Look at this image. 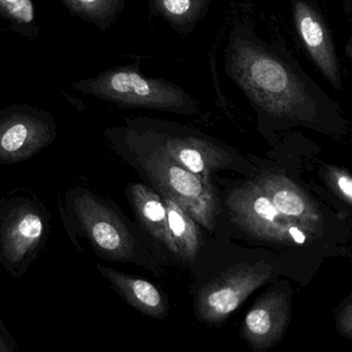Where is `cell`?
<instances>
[{
    "mask_svg": "<svg viewBox=\"0 0 352 352\" xmlns=\"http://www.w3.org/2000/svg\"><path fill=\"white\" fill-rule=\"evenodd\" d=\"M226 73L259 116L302 124L338 117L339 106L313 81L289 51L236 23L228 36Z\"/></svg>",
    "mask_w": 352,
    "mask_h": 352,
    "instance_id": "obj_1",
    "label": "cell"
},
{
    "mask_svg": "<svg viewBox=\"0 0 352 352\" xmlns=\"http://www.w3.org/2000/svg\"><path fill=\"white\" fill-rule=\"evenodd\" d=\"M61 211L65 230L73 243L81 236L102 258L135 261V236L108 199L84 187H74L67 191Z\"/></svg>",
    "mask_w": 352,
    "mask_h": 352,
    "instance_id": "obj_2",
    "label": "cell"
},
{
    "mask_svg": "<svg viewBox=\"0 0 352 352\" xmlns=\"http://www.w3.org/2000/svg\"><path fill=\"white\" fill-rule=\"evenodd\" d=\"M50 232L48 212L36 199L15 195L0 205V263L21 277L44 246Z\"/></svg>",
    "mask_w": 352,
    "mask_h": 352,
    "instance_id": "obj_3",
    "label": "cell"
},
{
    "mask_svg": "<svg viewBox=\"0 0 352 352\" xmlns=\"http://www.w3.org/2000/svg\"><path fill=\"white\" fill-rule=\"evenodd\" d=\"M90 94L135 108L181 115L197 114L199 100L182 87L164 79L148 78L131 67L114 69L87 84Z\"/></svg>",
    "mask_w": 352,
    "mask_h": 352,
    "instance_id": "obj_4",
    "label": "cell"
},
{
    "mask_svg": "<svg viewBox=\"0 0 352 352\" xmlns=\"http://www.w3.org/2000/svg\"><path fill=\"white\" fill-rule=\"evenodd\" d=\"M143 158L146 174L160 190L174 199L197 223L213 230L217 206L212 185L175 162L158 145Z\"/></svg>",
    "mask_w": 352,
    "mask_h": 352,
    "instance_id": "obj_5",
    "label": "cell"
},
{
    "mask_svg": "<svg viewBox=\"0 0 352 352\" xmlns=\"http://www.w3.org/2000/svg\"><path fill=\"white\" fill-rule=\"evenodd\" d=\"M226 206L236 226L259 240L302 246L314 239L282 217L257 182L246 183L232 191Z\"/></svg>",
    "mask_w": 352,
    "mask_h": 352,
    "instance_id": "obj_6",
    "label": "cell"
},
{
    "mask_svg": "<svg viewBox=\"0 0 352 352\" xmlns=\"http://www.w3.org/2000/svg\"><path fill=\"white\" fill-rule=\"evenodd\" d=\"M267 265H242L226 272L199 292L195 302L197 316L210 324L226 320L251 294L267 281Z\"/></svg>",
    "mask_w": 352,
    "mask_h": 352,
    "instance_id": "obj_7",
    "label": "cell"
},
{
    "mask_svg": "<svg viewBox=\"0 0 352 352\" xmlns=\"http://www.w3.org/2000/svg\"><path fill=\"white\" fill-rule=\"evenodd\" d=\"M290 7L294 28L309 56L329 84L342 91L337 49L318 6L314 0H290Z\"/></svg>",
    "mask_w": 352,
    "mask_h": 352,
    "instance_id": "obj_8",
    "label": "cell"
},
{
    "mask_svg": "<svg viewBox=\"0 0 352 352\" xmlns=\"http://www.w3.org/2000/svg\"><path fill=\"white\" fill-rule=\"evenodd\" d=\"M154 133L160 140L158 146L168 157L199 176L208 185H211V173L226 168L232 162V155L228 150L207 138Z\"/></svg>",
    "mask_w": 352,
    "mask_h": 352,
    "instance_id": "obj_9",
    "label": "cell"
},
{
    "mask_svg": "<svg viewBox=\"0 0 352 352\" xmlns=\"http://www.w3.org/2000/svg\"><path fill=\"white\" fill-rule=\"evenodd\" d=\"M290 318L287 294L271 292L258 298L243 321V339L258 351H265L280 342Z\"/></svg>",
    "mask_w": 352,
    "mask_h": 352,
    "instance_id": "obj_10",
    "label": "cell"
},
{
    "mask_svg": "<svg viewBox=\"0 0 352 352\" xmlns=\"http://www.w3.org/2000/svg\"><path fill=\"white\" fill-rule=\"evenodd\" d=\"M282 217L317 238L323 220L314 201L296 183L279 174H267L256 181Z\"/></svg>",
    "mask_w": 352,
    "mask_h": 352,
    "instance_id": "obj_11",
    "label": "cell"
},
{
    "mask_svg": "<svg viewBox=\"0 0 352 352\" xmlns=\"http://www.w3.org/2000/svg\"><path fill=\"white\" fill-rule=\"evenodd\" d=\"M49 123L30 116L14 115L0 121V164L24 162L52 142Z\"/></svg>",
    "mask_w": 352,
    "mask_h": 352,
    "instance_id": "obj_12",
    "label": "cell"
},
{
    "mask_svg": "<svg viewBox=\"0 0 352 352\" xmlns=\"http://www.w3.org/2000/svg\"><path fill=\"white\" fill-rule=\"evenodd\" d=\"M96 267L117 294L142 314L154 318H162L168 314V305L154 284L100 263H96Z\"/></svg>",
    "mask_w": 352,
    "mask_h": 352,
    "instance_id": "obj_13",
    "label": "cell"
},
{
    "mask_svg": "<svg viewBox=\"0 0 352 352\" xmlns=\"http://www.w3.org/2000/svg\"><path fill=\"white\" fill-rule=\"evenodd\" d=\"M127 197L142 228L168 251L178 255L168 228L166 206L160 195L141 183H133L127 188Z\"/></svg>",
    "mask_w": 352,
    "mask_h": 352,
    "instance_id": "obj_14",
    "label": "cell"
},
{
    "mask_svg": "<svg viewBox=\"0 0 352 352\" xmlns=\"http://www.w3.org/2000/svg\"><path fill=\"white\" fill-rule=\"evenodd\" d=\"M213 0H149L151 13L162 18L175 32L190 34L204 20Z\"/></svg>",
    "mask_w": 352,
    "mask_h": 352,
    "instance_id": "obj_15",
    "label": "cell"
},
{
    "mask_svg": "<svg viewBox=\"0 0 352 352\" xmlns=\"http://www.w3.org/2000/svg\"><path fill=\"white\" fill-rule=\"evenodd\" d=\"M166 206L168 228L178 250V256L185 261L197 258L201 248V232L195 220L170 195L162 193Z\"/></svg>",
    "mask_w": 352,
    "mask_h": 352,
    "instance_id": "obj_16",
    "label": "cell"
},
{
    "mask_svg": "<svg viewBox=\"0 0 352 352\" xmlns=\"http://www.w3.org/2000/svg\"><path fill=\"white\" fill-rule=\"evenodd\" d=\"M327 180L333 193L348 206L351 205L352 179L348 170L337 166H329Z\"/></svg>",
    "mask_w": 352,
    "mask_h": 352,
    "instance_id": "obj_17",
    "label": "cell"
},
{
    "mask_svg": "<svg viewBox=\"0 0 352 352\" xmlns=\"http://www.w3.org/2000/svg\"><path fill=\"white\" fill-rule=\"evenodd\" d=\"M76 9L96 17H111L116 13L121 0H69Z\"/></svg>",
    "mask_w": 352,
    "mask_h": 352,
    "instance_id": "obj_18",
    "label": "cell"
},
{
    "mask_svg": "<svg viewBox=\"0 0 352 352\" xmlns=\"http://www.w3.org/2000/svg\"><path fill=\"white\" fill-rule=\"evenodd\" d=\"M10 15L23 23H30L34 18V8L30 0H0Z\"/></svg>",
    "mask_w": 352,
    "mask_h": 352,
    "instance_id": "obj_19",
    "label": "cell"
},
{
    "mask_svg": "<svg viewBox=\"0 0 352 352\" xmlns=\"http://www.w3.org/2000/svg\"><path fill=\"white\" fill-rule=\"evenodd\" d=\"M338 331L344 337L351 339L352 336V304L351 302H346L341 307L337 314Z\"/></svg>",
    "mask_w": 352,
    "mask_h": 352,
    "instance_id": "obj_20",
    "label": "cell"
},
{
    "mask_svg": "<svg viewBox=\"0 0 352 352\" xmlns=\"http://www.w3.org/2000/svg\"><path fill=\"white\" fill-rule=\"evenodd\" d=\"M9 351V347L6 345L5 342L0 339V352H8Z\"/></svg>",
    "mask_w": 352,
    "mask_h": 352,
    "instance_id": "obj_21",
    "label": "cell"
}]
</instances>
